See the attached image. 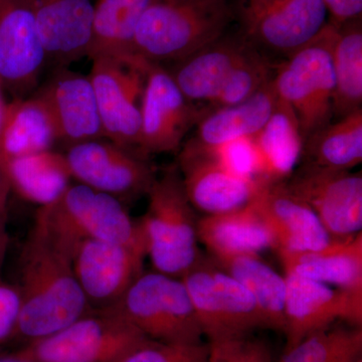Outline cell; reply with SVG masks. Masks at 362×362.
I'll list each match as a JSON object with an SVG mask.
<instances>
[{
  "label": "cell",
  "instance_id": "obj_1",
  "mask_svg": "<svg viewBox=\"0 0 362 362\" xmlns=\"http://www.w3.org/2000/svg\"><path fill=\"white\" fill-rule=\"evenodd\" d=\"M21 309L14 340L35 341L92 310L74 273L71 259L33 226L21 249Z\"/></svg>",
  "mask_w": 362,
  "mask_h": 362
},
{
  "label": "cell",
  "instance_id": "obj_37",
  "mask_svg": "<svg viewBox=\"0 0 362 362\" xmlns=\"http://www.w3.org/2000/svg\"><path fill=\"white\" fill-rule=\"evenodd\" d=\"M327 8L330 23L340 25L362 18V0H322Z\"/></svg>",
  "mask_w": 362,
  "mask_h": 362
},
{
  "label": "cell",
  "instance_id": "obj_4",
  "mask_svg": "<svg viewBox=\"0 0 362 362\" xmlns=\"http://www.w3.org/2000/svg\"><path fill=\"white\" fill-rule=\"evenodd\" d=\"M148 206L140 218L147 257L154 271L180 279L201 259L197 221L177 164L157 176L148 192Z\"/></svg>",
  "mask_w": 362,
  "mask_h": 362
},
{
  "label": "cell",
  "instance_id": "obj_39",
  "mask_svg": "<svg viewBox=\"0 0 362 362\" xmlns=\"http://www.w3.org/2000/svg\"><path fill=\"white\" fill-rule=\"evenodd\" d=\"M11 187L6 175L0 170V218L6 216L7 202H8L9 194Z\"/></svg>",
  "mask_w": 362,
  "mask_h": 362
},
{
  "label": "cell",
  "instance_id": "obj_21",
  "mask_svg": "<svg viewBox=\"0 0 362 362\" xmlns=\"http://www.w3.org/2000/svg\"><path fill=\"white\" fill-rule=\"evenodd\" d=\"M47 61L68 66L88 57L92 39V0H30Z\"/></svg>",
  "mask_w": 362,
  "mask_h": 362
},
{
  "label": "cell",
  "instance_id": "obj_42",
  "mask_svg": "<svg viewBox=\"0 0 362 362\" xmlns=\"http://www.w3.org/2000/svg\"><path fill=\"white\" fill-rule=\"evenodd\" d=\"M0 362H37L33 359L21 356L18 352L14 351L9 354H0Z\"/></svg>",
  "mask_w": 362,
  "mask_h": 362
},
{
  "label": "cell",
  "instance_id": "obj_35",
  "mask_svg": "<svg viewBox=\"0 0 362 362\" xmlns=\"http://www.w3.org/2000/svg\"><path fill=\"white\" fill-rule=\"evenodd\" d=\"M213 148L221 163L232 173L243 177L259 180L258 163L252 139L233 140Z\"/></svg>",
  "mask_w": 362,
  "mask_h": 362
},
{
  "label": "cell",
  "instance_id": "obj_11",
  "mask_svg": "<svg viewBox=\"0 0 362 362\" xmlns=\"http://www.w3.org/2000/svg\"><path fill=\"white\" fill-rule=\"evenodd\" d=\"M286 187L311 207L332 239L361 232L362 175L299 163Z\"/></svg>",
  "mask_w": 362,
  "mask_h": 362
},
{
  "label": "cell",
  "instance_id": "obj_34",
  "mask_svg": "<svg viewBox=\"0 0 362 362\" xmlns=\"http://www.w3.org/2000/svg\"><path fill=\"white\" fill-rule=\"evenodd\" d=\"M206 362H272L270 349L249 335L209 342Z\"/></svg>",
  "mask_w": 362,
  "mask_h": 362
},
{
  "label": "cell",
  "instance_id": "obj_43",
  "mask_svg": "<svg viewBox=\"0 0 362 362\" xmlns=\"http://www.w3.org/2000/svg\"><path fill=\"white\" fill-rule=\"evenodd\" d=\"M361 356V354H346V356L339 357V358L335 359V361L331 362H354Z\"/></svg>",
  "mask_w": 362,
  "mask_h": 362
},
{
  "label": "cell",
  "instance_id": "obj_23",
  "mask_svg": "<svg viewBox=\"0 0 362 362\" xmlns=\"http://www.w3.org/2000/svg\"><path fill=\"white\" fill-rule=\"evenodd\" d=\"M197 238L213 258L275 249L270 228L251 204L230 213L199 218Z\"/></svg>",
  "mask_w": 362,
  "mask_h": 362
},
{
  "label": "cell",
  "instance_id": "obj_25",
  "mask_svg": "<svg viewBox=\"0 0 362 362\" xmlns=\"http://www.w3.org/2000/svg\"><path fill=\"white\" fill-rule=\"evenodd\" d=\"M258 163V178L269 182L287 180L297 168L304 139L291 107L278 98L263 129L252 138Z\"/></svg>",
  "mask_w": 362,
  "mask_h": 362
},
{
  "label": "cell",
  "instance_id": "obj_36",
  "mask_svg": "<svg viewBox=\"0 0 362 362\" xmlns=\"http://www.w3.org/2000/svg\"><path fill=\"white\" fill-rule=\"evenodd\" d=\"M21 309L18 285L0 280V347L14 341Z\"/></svg>",
  "mask_w": 362,
  "mask_h": 362
},
{
  "label": "cell",
  "instance_id": "obj_27",
  "mask_svg": "<svg viewBox=\"0 0 362 362\" xmlns=\"http://www.w3.org/2000/svg\"><path fill=\"white\" fill-rule=\"evenodd\" d=\"M156 0H97L88 58H139L134 39L143 14Z\"/></svg>",
  "mask_w": 362,
  "mask_h": 362
},
{
  "label": "cell",
  "instance_id": "obj_30",
  "mask_svg": "<svg viewBox=\"0 0 362 362\" xmlns=\"http://www.w3.org/2000/svg\"><path fill=\"white\" fill-rule=\"evenodd\" d=\"M332 63L333 119L338 120L362 109V18L337 26Z\"/></svg>",
  "mask_w": 362,
  "mask_h": 362
},
{
  "label": "cell",
  "instance_id": "obj_22",
  "mask_svg": "<svg viewBox=\"0 0 362 362\" xmlns=\"http://www.w3.org/2000/svg\"><path fill=\"white\" fill-rule=\"evenodd\" d=\"M286 275L309 279L341 289L362 287V233L332 239L321 249L278 252Z\"/></svg>",
  "mask_w": 362,
  "mask_h": 362
},
{
  "label": "cell",
  "instance_id": "obj_28",
  "mask_svg": "<svg viewBox=\"0 0 362 362\" xmlns=\"http://www.w3.org/2000/svg\"><path fill=\"white\" fill-rule=\"evenodd\" d=\"M213 259L250 292L258 306L265 328L284 332L286 278L259 258V254Z\"/></svg>",
  "mask_w": 362,
  "mask_h": 362
},
{
  "label": "cell",
  "instance_id": "obj_33",
  "mask_svg": "<svg viewBox=\"0 0 362 362\" xmlns=\"http://www.w3.org/2000/svg\"><path fill=\"white\" fill-rule=\"evenodd\" d=\"M209 344L169 343L145 339L115 362H206Z\"/></svg>",
  "mask_w": 362,
  "mask_h": 362
},
{
  "label": "cell",
  "instance_id": "obj_18",
  "mask_svg": "<svg viewBox=\"0 0 362 362\" xmlns=\"http://www.w3.org/2000/svg\"><path fill=\"white\" fill-rule=\"evenodd\" d=\"M255 47L243 30L226 32L187 58L173 63L168 71L188 100L211 106Z\"/></svg>",
  "mask_w": 362,
  "mask_h": 362
},
{
  "label": "cell",
  "instance_id": "obj_2",
  "mask_svg": "<svg viewBox=\"0 0 362 362\" xmlns=\"http://www.w3.org/2000/svg\"><path fill=\"white\" fill-rule=\"evenodd\" d=\"M235 18L228 0H156L138 25L135 54L176 63L220 39Z\"/></svg>",
  "mask_w": 362,
  "mask_h": 362
},
{
  "label": "cell",
  "instance_id": "obj_19",
  "mask_svg": "<svg viewBox=\"0 0 362 362\" xmlns=\"http://www.w3.org/2000/svg\"><path fill=\"white\" fill-rule=\"evenodd\" d=\"M251 204L270 228L277 252L315 251L332 240L311 207L284 182L263 181Z\"/></svg>",
  "mask_w": 362,
  "mask_h": 362
},
{
  "label": "cell",
  "instance_id": "obj_7",
  "mask_svg": "<svg viewBox=\"0 0 362 362\" xmlns=\"http://www.w3.org/2000/svg\"><path fill=\"white\" fill-rule=\"evenodd\" d=\"M180 279L209 342L246 337L265 328L250 292L211 257L202 256Z\"/></svg>",
  "mask_w": 362,
  "mask_h": 362
},
{
  "label": "cell",
  "instance_id": "obj_24",
  "mask_svg": "<svg viewBox=\"0 0 362 362\" xmlns=\"http://www.w3.org/2000/svg\"><path fill=\"white\" fill-rule=\"evenodd\" d=\"M272 78L246 101L218 108L207 107L195 126L194 139L206 146L216 147L233 140L254 138L268 122L278 102Z\"/></svg>",
  "mask_w": 362,
  "mask_h": 362
},
{
  "label": "cell",
  "instance_id": "obj_32",
  "mask_svg": "<svg viewBox=\"0 0 362 362\" xmlns=\"http://www.w3.org/2000/svg\"><path fill=\"white\" fill-rule=\"evenodd\" d=\"M362 331L329 327L305 338L284 351L280 362H331L349 354H361Z\"/></svg>",
  "mask_w": 362,
  "mask_h": 362
},
{
  "label": "cell",
  "instance_id": "obj_15",
  "mask_svg": "<svg viewBox=\"0 0 362 362\" xmlns=\"http://www.w3.org/2000/svg\"><path fill=\"white\" fill-rule=\"evenodd\" d=\"M47 61L30 0H0V82L16 98L32 94Z\"/></svg>",
  "mask_w": 362,
  "mask_h": 362
},
{
  "label": "cell",
  "instance_id": "obj_40",
  "mask_svg": "<svg viewBox=\"0 0 362 362\" xmlns=\"http://www.w3.org/2000/svg\"><path fill=\"white\" fill-rule=\"evenodd\" d=\"M4 87H2L1 82H0V170L2 171V153H1V138L2 132H4V123L7 115V108H8V102L6 101V96H4Z\"/></svg>",
  "mask_w": 362,
  "mask_h": 362
},
{
  "label": "cell",
  "instance_id": "obj_9",
  "mask_svg": "<svg viewBox=\"0 0 362 362\" xmlns=\"http://www.w3.org/2000/svg\"><path fill=\"white\" fill-rule=\"evenodd\" d=\"M92 61L89 78L105 138L140 152V107L149 62L117 57H98Z\"/></svg>",
  "mask_w": 362,
  "mask_h": 362
},
{
  "label": "cell",
  "instance_id": "obj_3",
  "mask_svg": "<svg viewBox=\"0 0 362 362\" xmlns=\"http://www.w3.org/2000/svg\"><path fill=\"white\" fill-rule=\"evenodd\" d=\"M33 226L71 259L78 245L87 240L146 250L139 221L131 218L122 202L81 183L71 185L56 201L39 207Z\"/></svg>",
  "mask_w": 362,
  "mask_h": 362
},
{
  "label": "cell",
  "instance_id": "obj_13",
  "mask_svg": "<svg viewBox=\"0 0 362 362\" xmlns=\"http://www.w3.org/2000/svg\"><path fill=\"white\" fill-rule=\"evenodd\" d=\"M178 154L183 187L195 211L230 213L251 204L264 180L243 177L226 168L213 147L190 139Z\"/></svg>",
  "mask_w": 362,
  "mask_h": 362
},
{
  "label": "cell",
  "instance_id": "obj_16",
  "mask_svg": "<svg viewBox=\"0 0 362 362\" xmlns=\"http://www.w3.org/2000/svg\"><path fill=\"white\" fill-rule=\"evenodd\" d=\"M147 258L141 247L87 240L71 256V265L81 289L92 309H104L119 301L143 273Z\"/></svg>",
  "mask_w": 362,
  "mask_h": 362
},
{
  "label": "cell",
  "instance_id": "obj_5",
  "mask_svg": "<svg viewBox=\"0 0 362 362\" xmlns=\"http://www.w3.org/2000/svg\"><path fill=\"white\" fill-rule=\"evenodd\" d=\"M335 33L337 26L328 21L315 39L287 57L273 74L277 96L291 107L304 140L333 120Z\"/></svg>",
  "mask_w": 362,
  "mask_h": 362
},
{
  "label": "cell",
  "instance_id": "obj_38",
  "mask_svg": "<svg viewBox=\"0 0 362 362\" xmlns=\"http://www.w3.org/2000/svg\"><path fill=\"white\" fill-rule=\"evenodd\" d=\"M4 218L6 216L0 218V271H1L4 262H6L9 244H11V239H9L8 232L6 230Z\"/></svg>",
  "mask_w": 362,
  "mask_h": 362
},
{
  "label": "cell",
  "instance_id": "obj_26",
  "mask_svg": "<svg viewBox=\"0 0 362 362\" xmlns=\"http://www.w3.org/2000/svg\"><path fill=\"white\" fill-rule=\"evenodd\" d=\"M58 130L44 100L37 94L8 102L1 138L2 173L7 161L52 150Z\"/></svg>",
  "mask_w": 362,
  "mask_h": 362
},
{
  "label": "cell",
  "instance_id": "obj_12",
  "mask_svg": "<svg viewBox=\"0 0 362 362\" xmlns=\"http://www.w3.org/2000/svg\"><path fill=\"white\" fill-rule=\"evenodd\" d=\"M140 110V152L148 156L180 151L185 136L206 114L207 107L188 100L168 69L150 63Z\"/></svg>",
  "mask_w": 362,
  "mask_h": 362
},
{
  "label": "cell",
  "instance_id": "obj_8",
  "mask_svg": "<svg viewBox=\"0 0 362 362\" xmlns=\"http://www.w3.org/2000/svg\"><path fill=\"white\" fill-rule=\"evenodd\" d=\"M147 339L114 309H92L49 337L16 350L37 362H115Z\"/></svg>",
  "mask_w": 362,
  "mask_h": 362
},
{
  "label": "cell",
  "instance_id": "obj_20",
  "mask_svg": "<svg viewBox=\"0 0 362 362\" xmlns=\"http://www.w3.org/2000/svg\"><path fill=\"white\" fill-rule=\"evenodd\" d=\"M44 100L58 130L59 141L69 146L105 138L94 88L89 76L58 66L35 92Z\"/></svg>",
  "mask_w": 362,
  "mask_h": 362
},
{
  "label": "cell",
  "instance_id": "obj_17",
  "mask_svg": "<svg viewBox=\"0 0 362 362\" xmlns=\"http://www.w3.org/2000/svg\"><path fill=\"white\" fill-rule=\"evenodd\" d=\"M328 20L322 0H271L259 13L242 18V30L259 51L287 58L315 39Z\"/></svg>",
  "mask_w": 362,
  "mask_h": 362
},
{
  "label": "cell",
  "instance_id": "obj_41",
  "mask_svg": "<svg viewBox=\"0 0 362 362\" xmlns=\"http://www.w3.org/2000/svg\"><path fill=\"white\" fill-rule=\"evenodd\" d=\"M271 0H245L242 18H250L263 9Z\"/></svg>",
  "mask_w": 362,
  "mask_h": 362
},
{
  "label": "cell",
  "instance_id": "obj_10",
  "mask_svg": "<svg viewBox=\"0 0 362 362\" xmlns=\"http://www.w3.org/2000/svg\"><path fill=\"white\" fill-rule=\"evenodd\" d=\"M64 154L71 177L121 202L147 194L156 177L147 156L109 140L77 143Z\"/></svg>",
  "mask_w": 362,
  "mask_h": 362
},
{
  "label": "cell",
  "instance_id": "obj_14",
  "mask_svg": "<svg viewBox=\"0 0 362 362\" xmlns=\"http://www.w3.org/2000/svg\"><path fill=\"white\" fill-rule=\"evenodd\" d=\"M285 351L338 319L361 327L362 287L341 288L286 275Z\"/></svg>",
  "mask_w": 362,
  "mask_h": 362
},
{
  "label": "cell",
  "instance_id": "obj_44",
  "mask_svg": "<svg viewBox=\"0 0 362 362\" xmlns=\"http://www.w3.org/2000/svg\"><path fill=\"white\" fill-rule=\"evenodd\" d=\"M354 362H362V357H358V358H357L356 361Z\"/></svg>",
  "mask_w": 362,
  "mask_h": 362
},
{
  "label": "cell",
  "instance_id": "obj_29",
  "mask_svg": "<svg viewBox=\"0 0 362 362\" xmlns=\"http://www.w3.org/2000/svg\"><path fill=\"white\" fill-rule=\"evenodd\" d=\"M4 173L11 190L40 207L59 199L73 178L65 154L52 149L11 159L7 161Z\"/></svg>",
  "mask_w": 362,
  "mask_h": 362
},
{
  "label": "cell",
  "instance_id": "obj_6",
  "mask_svg": "<svg viewBox=\"0 0 362 362\" xmlns=\"http://www.w3.org/2000/svg\"><path fill=\"white\" fill-rule=\"evenodd\" d=\"M149 339L202 343L204 337L194 305L181 279L143 272L113 306Z\"/></svg>",
  "mask_w": 362,
  "mask_h": 362
},
{
  "label": "cell",
  "instance_id": "obj_31",
  "mask_svg": "<svg viewBox=\"0 0 362 362\" xmlns=\"http://www.w3.org/2000/svg\"><path fill=\"white\" fill-rule=\"evenodd\" d=\"M362 161V109L331 122L304 140L300 163L352 170Z\"/></svg>",
  "mask_w": 362,
  "mask_h": 362
}]
</instances>
